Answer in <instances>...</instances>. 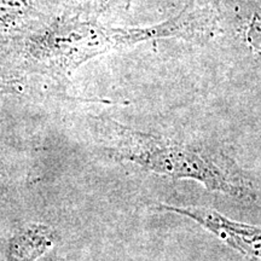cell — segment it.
Instances as JSON below:
<instances>
[{
	"mask_svg": "<svg viewBox=\"0 0 261 261\" xmlns=\"http://www.w3.org/2000/svg\"><path fill=\"white\" fill-rule=\"evenodd\" d=\"M6 179V167H5V162H4V158H3V152L2 149H0V184H3Z\"/></svg>",
	"mask_w": 261,
	"mask_h": 261,
	"instance_id": "8",
	"label": "cell"
},
{
	"mask_svg": "<svg viewBox=\"0 0 261 261\" xmlns=\"http://www.w3.org/2000/svg\"><path fill=\"white\" fill-rule=\"evenodd\" d=\"M218 14L189 2L177 14L149 25L121 27L56 10L22 33L0 41V92H19L39 81L58 92L93 58L162 39L208 42Z\"/></svg>",
	"mask_w": 261,
	"mask_h": 261,
	"instance_id": "1",
	"label": "cell"
},
{
	"mask_svg": "<svg viewBox=\"0 0 261 261\" xmlns=\"http://www.w3.org/2000/svg\"><path fill=\"white\" fill-rule=\"evenodd\" d=\"M96 128L110 159L150 174L192 180L246 205L261 204V184L236 160L213 146L178 140L97 117Z\"/></svg>",
	"mask_w": 261,
	"mask_h": 261,
	"instance_id": "2",
	"label": "cell"
},
{
	"mask_svg": "<svg viewBox=\"0 0 261 261\" xmlns=\"http://www.w3.org/2000/svg\"><path fill=\"white\" fill-rule=\"evenodd\" d=\"M56 10L55 0H0V41L19 34Z\"/></svg>",
	"mask_w": 261,
	"mask_h": 261,
	"instance_id": "5",
	"label": "cell"
},
{
	"mask_svg": "<svg viewBox=\"0 0 261 261\" xmlns=\"http://www.w3.org/2000/svg\"><path fill=\"white\" fill-rule=\"evenodd\" d=\"M155 210L188 218L242 255L246 261H261V225L230 219L214 208L201 205L158 203Z\"/></svg>",
	"mask_w": 261,
	"mask_h": 261,
	"instance_id": "4",
	"label": "cell"
},
{
	"mask_svg": "<svg viewBox=\"0 0 261 261\" xmlns=\"http://www.w3.org/2000/svg\"><path fill=\"white\" fill-rule=\"evenodd\" d=\"M56 232L50 225L33 223L25 225L14 234L8 247L11 261H33L52 247Z\"/></svg>",
	"mask_w": 261,
	"mask_h": 261,
	"instance_id": "6",
	"label": "cell"
},
{
	"mask_svg": "<svg viewBox=\"0 0 261 261\" xmlns=\"http://www.w3.org/2000/svg\"><path fill=\"white\" fill-rule=\"evenodd\" d=\"M261 86V0H227L219 10L217 37Z\"/></svg>",
	"mask_w": 261,
	"mask_h": 261,
	"instance_id": "3",
	"label": "cell"
},
{
	"mask_svg": "<svg viewBox=\"0 0 261 261\" xmlns=\"http://www.w3.org/2000/svg\"><path fill=\"white\" fill-rule=\"evenodd\" d=\"M136 0H56L58 10L99 18L126 11Z\"/></svg>",
	"mask_w": 261,
	"mask_h": 261,
	"instance_id": "7",
	"label": "cell"
}]
</instances>
